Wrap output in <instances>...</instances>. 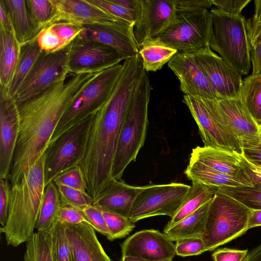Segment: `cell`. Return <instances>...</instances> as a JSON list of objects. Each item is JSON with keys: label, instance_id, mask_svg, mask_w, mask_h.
Returning a JSON list of instances; mask_svg holds the SVG:
<instances>
[{"label": "cell", "instance_id": "6125c7cd", "mask_svg": "<svg viewBox=\"0 0 261 261\" xmlns=\"http://www.w3.org/2000/svg\"><path fill=\"white\" fill-rule=\"evenodd\" d=\"M173 259H167L165 260H161V261H172ZM121 261H151V260H148L146 259H144L138 257H131V256H124L122 257Z\"/></svg>", "mask_w": 261, "mask_h": 261}, {"label": "cell", "instance_id": "f907efd6", "mask_svg": "<svg viewBox=\"0 0 261 261\" xmlns=\"http://www.w3.org/2000/svg\"><path fill=\"white\" fill-rule=\"evenodd\" d=\"M176 11H195L211 8L212 0H174Z\"/></svg>", "mask_w": 261, "mask_h": 261}, {"label": "cell", "instance_id": "836d02e7", "mask_svg": "<svg viewBox=\"0 0 261 261\" xmlns=\"http://www.w3.org/2000/svg\"><path fill=\"white\" fill-rule=\"evenodd\" d=\"M241 98L259 126H261V75H252L243 81Z\"/></svg>", "mask_w": 261, "mask_h": 261}, {"label": "cell", "instance_id": "91938a15", "mask_svg": "<svg viewBox=\"0 0 261 261\" xmlns=\"http://www.w3.org/2000/svg\"><path fill=\"white\" fill-rule=\"evenodd\" d=\"M243 261H261V244L248 251Z\"/></svg>", "mask_w": 261, "mask_h": 261}, {"label": "cell", "instance_id": "44dd1931", "mask_svg": "<svg viewBox=\"0 0 261 261\" xmlns=\"http://www.w3.org/2000/svg\"><path fill=\"white\" fill-rule=\"evenodd\" d=\"M51 2L55 7V14L48 25L58 22H69L82 27L121 21L89 0H51Z\"/></svg>", "mask_w": 261, "mask_h": 261}, {"label": "cell", "instance_id": "f5cc1de1", "mask_svg": "<svg viewBox=\"0 0 261 261\" xmlns=\"http://www.w3.org/2000/svg\"><path fill=\"white\" fill-rule=\"evenodd\" d=\"M252 75H261V42L250 47Z\"/></svg>", "mask_w": 261, "mask_h": 261}, {"label": "cell", "instance_id": "ee69618b", "mask_svg": "<svg viewBox=\"0 0 261 261\" xmlns=\"http://www.w3.org/2000/svg\"><path fill=\"white\" fill-rule=\"evenodd\" d=\"M82 211L95 230L108 238L110 233L101 210L92 204L85 207Z\"/></svg>", "mask_w": 261, "mask_h": 261}, {"label": "cell", "instance_id": "ffe728a7", "mask_svg": "<svg viewBox=\"0 0 261 261\" xmlns=\"http://www.w3.org/2000/svg\"><path fill=\"white\" fill-rule=\"evenodd\" d=\"M141 12L134 29L139 45L166 29L176 15L174 0H141Z\"/></svg>", "mask_w": 261, "mask_h": 261}, {"label": "cell", "instance_id": "816d5d0a", "mask_svg": "<svg viewBox=\"0 0 261 261\" xmlns=\"http://www.w3.org/2000/svg\"><path fill=\"white\" fill-rule=\"evenodd\" d=\"M246 27L250 47L261 42V21L254 22L250 18L246 19Z\"/></svg>", "mask_w": 261, "mask_h": 261}, {"label": "cell", "instance_id": "94428289", "mask_svg": "<svg viewBox=\"0 0 261 261\" xmlns=\"http://www.w3.org/2000/svg\"><path fill=\"white\" fill-rule=\"evenodd\" d=\"M255 9L254 14L250 19L254 22L261 21V0H255L254 1Z\"/></svg>", "mask_w": 261, "mask_h": 261}, {"label": "cell", "instance_id": "f546056e", "mask_svg": "<svg viewBox=\"0 0 261 261\" xmlns=\"http://www.w3.org/2000/svg\"><path fill=\"white\" fill-rule=\"evenodd\" d=\"M215 194V189L199 182H192V185L180 208L171 218L164 228H169L197 211L211 200Z\"/></svg>", "mask_w": 261, "mask_h": 261}, {"label": "cell", "instance_id": "be15d7a7", "mask_svg": "<svg viewBox=\"0 0 261 261\" xmlns=\"http://www.w3.org/2000/svg\"><path fill=\"white\" fill-rule=\"evenodd\" d=\"M259 129H260V131L261 132V126L259 127Z\"/></svg>", "mask_w": 261, "mask_h": 261}, {"label": "cell", "instance_id": "ba28073f", "mask_svg": "<svg viewBox=\"0 0 261 261\" xmlns=\"http://www.w3.org/2000/svg\"><path fill=\"white\" fill-rule=\"evenodd\" d=\"M212 30L208 9L176 11L174 21L154 38L178 53L194 54L210 47Z\"/></svg>", "mask_w": 261, "mask_h": 261}, {"label": "cell", "instance_id": "52a82bcc", "mask_svg": "<svg viewBox=\"0 0 261 261\" xmlns=\"http://www.w3.org/2000/svg\"><path fill=\"white\" fill-rule=\"evenodd\" d=\"M251 211L236 200L215 193L202 237L206 251L214 250L243 234L249 229Z\"/></svg>", "mask_w": 261, "mask_h": 261}, {"label": "cell", "instance_id": "4316f807", "mask_svg": "<svg viewBox=\"0 0 261 261\" xmlns=\"http://www.w3.org/2000/svg\"><path fill=\"white\" fill-rule=\"evenodd\" d=\"M212 199L174 225L169 228H164L163 232L173 242L185 239L202 238L204 233Z\"/></svg>", "mask_w": 261, "mask_h": 261}, {"label": "cell", "instance_id": "b9f144b4", "mask_svg": "<svg viewBox=\"0 0 261 261\" xmlns=\"http://www.w3.org/2000/svg\"><path fill=\"white\" fill-rule=\"evenodd\" d=\"M37 40L40 48L46 53L55 52L68 46L50 25L41 30L37 37Z\"/></svg>", "mask_w": 261, "mask_h": 261}, {"label": "cell", "instance_id": "5b68a950", "mask_svg": "<svg viewBox=\"0 0 261 261\" xmlns=\"http://www.w3.org/2000/svg\"><path fill=\"white\" fill-rule=\"evenodd\" d=\"M212 30L210 48L241 75L251 68L250 46L246 19L242 15H230L217 9L211 11Z\"/></svg>", "mask_w": 261, "mask_h": 261}, {"label": "cell", "instance_id": "ac0fdd59", "mask_svg": "<svg viewBox=\"0 0 261 261\" xmlns=\"http://www.w3.org/2000/svg\"><path fill=\"white\" fill-rule=\"evenodd\" d=\"M80 36L110 46L127 58L139 53V45L136 39L134 25L121 21L96 23L82 26Z\"/></svg>", "mask_w": 261, "mask_h": 261}, {"label": "cell", "instance_id": "f35d334b", "mask_svg": "<svg viewBox=\"0 0 261 261\" xmlns=\"http://www.w3.org/2000/svg\"><path fill=\"white\" fill-rule=\"evenodd\" d=\"M31 16L39 28L47 27L55 14L51 0H26Z\"/></svg>", "mask_w": 261, "mask_h": 261}, {"label": "cell", "instance_id": "9a60e30c", "mask_svg": "<svg viewBox=\"0 0 261 261\" xmlns=\"http://www.w3.org/2000/svg\"><path fill=\"white\" fill-rule=\"evenodd\" d=\"M193 55L219 99L241 97L243 84L241 75L214 53L210 47Z\"/></svg>", "mask_w": 261, "mask_h": 261}, {"label": "cell", "instance_id": "d4e9b609", "mask_svg": "<svg viewBox=\"0 0 261 261\" xmlns=\"http://www.w3.org/2000/svg\"><path fill=\"white\" fill-rule=\"evenodd\" d=\"M19 45L36 37L41 30L33 19L25 1L3 0Z\"/></svg>", "mask_w": 261, "mask_h": 261}, {"label": "cell", "instance_id": "7c38bea8", "mask_svg": "<svg viewBox=\"0 0 261 261\" xmlns=\"http://www.w3.org/2000/svg\"><path fill=\"white\" fill-rule=\"evenodd\" d=\"M126 59L125 55L110 46L80 36L68 45L70 73L99 72Z\"/></svg>", "mask_w": 261, "mask_h": 261}, {"label": "cell", "instance_id": "2e32d148", "mask_svg": "<svg viewBox=\"0 0 261 261\" xmlns=\"http://www.w3.org/2000/svg\"><path fill=\"white\" fill-rule=\"evenodd\" d=\"M17 105L8 92L0 86V179L9 178L19 130Z\"/></svg>", "mask_w": 261, "mask_h": 261}, {"label": "cell", "instance_id": "c3c4849f", "mask_svg": "<svg viewBox=\"0 0 261 261\" xmlns=\"http://www.w3.org/2000/svg\"><path fill=\"white\" fill-rule=\"evenodd\" d=\"M8 178L0 180V223L4 226L7 221L9 212V197L11 184Z\"/></svg>", "mask_w": 261, "mask_h": 261}, {"label": "cell", "instance_id": "4dcf8cb0", "mask_svg": "<svg viewBox=\"0 0 261 261\" xmlns=\"http://www.w3.org/2000/svg\"><path fill=\"white\" fill-rule=\"evenodd\" d=\"M139 54L145 71H156L169 62L177 53L154 38L148 39L139 45Z\"/></svg>", "mask_w": 261, "mask_h": 261}, {"label": "cell", "instance_id": "1f68e13d", "mask_svg": "<svg viewBox=\"0 0 261 261\" xmlns=\"http://www.w3.org/2000/svg\"><path fill=\"white\" fill-rule=\"evenodd\" d=\"M60 197L55 184L50 182L46 186L44 199L35 229L37 231L49 230L57 219L61 206Z\"/></svg>", "mask_w": 261, "mask_h": 261}, {"label": "cell", "instance_id": "8992f818", "mask_svg": "<svg viewBox=\"0 0 261 261\" xmlns=\"http://www.w3.org/2000/svg\"><path fill=\"white\" fill-rule=\"evenodd\" d=\"M123 68V65L118 64L99 71L93 77L63 115L49 145L67 130L96 114L103 107L110 98Z\"/></svg>", "mask_w": 261, "mask_h": 261}, {"label": "cell", "instance_id": "7a4b0ae2", "mask_svg": "<svg viewBox=\"0 0 261 261\" xmlns=\"http://www.w3.org/2000/svg\"><path fill=\"white\" fill-rule=\"evenodd\" d=\"M107 102L95 115L84 158L80 166L93 202L112 179L113 161L124 119L144 69L138 57L126 59Z\"/></svg>", "mask_w": 261, "mask_h": 261}, {"label": "cell", "instance_id": "7dc6e473", "mask_svg": "<svg viewBox=\"0 0 261 261\" xmlns=\"http://www.w3.org/2000/svg\"><path fill=\"white\" fill-rule=\"evenodd\" d=\"M251 0H212L213 5L220 11L230 15H241L242 10Z\"/></svg>", "mask_w": 261, "mask_h": 261}, {"label": "cell", "instance_id": "d6a6232c", "mask_svg": "<svg viewBox=\"0 0 261 261\" xmlns=\"http://www.w3.org/2000/svg\"><path fill=\"white\" fill-rule=\"evenodd\" d=\"M24 261H57L50 230L37 231L26 242Z\"/></svg>", "mask_w": 261, "mask_h": 261}, {"label": "cell", "instance_id": "603a6c76", "mask_svg": "<svg viewBox=\"0 0 261 261\" xmlns=\"http://www.w3.org/2000/svg\"><path fill=\"white\" fill-rule=\"evenodd\" d=\"M65 224V231L75 261H112L89 224Z\"/></svg>", "mask_w": 261, "mask_h": 261}, {"label": "cell", "instance_id": "7bdbcfd3", "mask_svg": "<svg viewBox=\"0 0 261 261\" xmlns=\"http://www.w3.org/2000/svg\"><path fill=\"white\" fill-rule=\"evenodd\" d=\"M176 255L182 257L199 255L206 251L202 238L178 240L175 244Z\"/></svg>", "mask_w": 261, "mask_h": 261}, {"label": "cell", "instance_id": "cb8c5ba5", "mask_svg": "<svg viewBox=\"0 0 261 261\" xmlns=\"http://www.w3.org/2000/svg\"><path fill=\"white\" fill-rule=\"evenodd\" d=\"M149 185L134 186L112 179L93 204L101 210L128 217L138 196Z\"/></svg>", "mask_w": 261, "mask_h": 261}, {"label": "cell", "instance_id": "484cf974", "mask_svg": "<svg viewBox=\"0 0 261 261\" xmlns=\"http://www.w3.org/2000/svg\"><path fill=\"white\" fill-rule=\"evenodd\" d=\"M184 173L192 182H199L212 188L252 186V182L246 179L221 173L192 160L189 161Z\"/></svg>", "mask_w": 261, "mask_h": 261}, {"label": "cell", "instance_id": "277c9868", "mask_svg": "<svg viewBox=\"0 0 261 261\" xmlns=\"http://www.w3.org/2000/svg\"><path fill=\"white\" fill-rule=\"evenodd\" d=\"M150 90L149 77L144 70L121 128L112 166V179H121L124 170L131 162L136 161L144 144Z\"/></svg>", "mask_w": 261, "mask_h": 261}, {"label": "cell", "instance_id": "60d3db41", "mask_svg": "<svg viewBox=\"0 0 261 261\" xmlns=\"http://www.w3.org/2000/svg\"><path fill=\"white\" fill-rule=\"evenodd\" d=\"M55 184L87 192L85 177L80 165L69 169L57 176L53 180Z\"/></svg>", "mask_w": 261, "mask_h": 261}, {"label": "cell", "instance_id": "680465c9", "mask_svg": "<svg viewBox=\"0 0 261 261\" xmlns=\"http://www.w3.org/2000/svg\"><path fill=\"white\" fill-rule=\"evenodd\" d=\"M248 228L261 226V210H251L248 222Z\"/></svg>", "mask_w": 261, "mask_h": 261}, {"label": "cell", "instance_id": "74e56055", "mask_svg": "<svg viewBox=\"0 0 261 261\" xmlns=\"http://www.w3.org/2000/svg\"><path fill=\"white\" fill-rule=\"evenodd\" d=\"M59 192L61 205L71 206L82 211L93 204V200L87 192L55 184Z\"/></svg>", "mask_w": 261, "mask_h": 261}, {"label": "cell", "instance_id": "6f0895ef", "mask_svg": "<svg viewBox=\"0 0 261 261\" xmlns=\"http://www.w3.org/2000/svg\"><path fill=\"white\" fill-rule=\"evenodd\" d=\"M127 9L140 15L142 9L141 0H112Z\"/></svg>", "mask_w": 261, "mask_h": 261}, {"label": "cell", "instance_id": "d6986e66", "mask_svg": "<svg viewBox=\"0 0 261 261\" xmlns=\"http://www.w3.org/2000/svg\"><path fill=\"white\" fill-rule=\"evenodd\" d=\"M185 95L217 100L218 96L193 54L177 53L168 62Z\"/></svg>", "mask_w": 261, "mask_h": 261}, {"label": "cell", "instance_id": "9f6ffc18", "mask_svg": "<svg viewBox=\"0 0 261 261\" xmlns=\"http://www.w3.org/2000/svg\"><path fill=\"white\" fill-rule=\"evenodd\" d=\"M246 169L253 183L261 184V167L256 166L248 161L243 156Z\"/></svg>", "mask_w": 261, "mask_h": 261}, {"label": "cell", "instance_id": "db71d44e", "mask_svg": "<svg viewBox=\"0 0 261 261\" xmlns=\"http://www.w3.org/2000/svg\"><path fill=\"white\" fill-rule=\"evenodd\" d=\"M0 29L14 33L13 27L3 0H0Z\"/></svg>", "mask_w": 261, "mask_h": 261}, {"label": "cell", "instance_id": "30bf717a", "mask_svg": "<svg viewBox=\"0 0 261 261\" xmlns=\"http://www.w3.org/2000/svg\"><path fill=\"white\" fill-rule=\"evenodd\" d=\"M190 187L177 182L149 185L136 199L128 218L134 223L156 216L172 218L180 208Z\"/></svg>", "mask_w": 261, "mask_h": 261}, {"label": "cell", "instance_id": "8fae6325", "mask_svg": "<svg viewBox=\"0 0 261 261\" xmlns=\"http://www.w3.org/2000/svg\"><path fill=\"white\" fill-rule=\"evenodd\" d=\"M68 46L60 50L42 51L13 98L17 104L32 97L70 74Z\"/></svg>", "mask_w": 261, "mask_h": 261}, {"label": "cell", "instance_id": "d590c367", "mask_svg": "<svg viewBox=\"0 0 261 261\" xmlns=\"http://www.w3.org/2000/svg\"><path fill=\"white\" fill-rule=\"evenodd\" d=\"M49 230L57 261H75L73 251L66 233L65 223L57 218Z\"/></svg>", "mask_w": 261, "mask_h": 261}, {"label": "cell", "instance_id": "e575fe53", "mask_svg": "<svg viewBox=\"0 0 261 261\" xmlns=\"http://www.w3.org/2000/svg\"><path fill=\"white\" fill-rule=\"evenodd\" d=\"M215 193L229 196L251 210H261V184L252 186L218 187Z\"/></svg>", "mask_w": 261, "mask_h": 261}, {"label": "cell", "instance_id": "6da1fadb", "mask_svg": "<svg viewBox=\"0 0 261 261\" xmlns=\"http://www.w3.org/2000/svg\"><path fill=\"white\" fill-rule=\"evenodd\" d=\"M97 73H70L29 99L16 103L20 124L9 176L11 184L25 175L45 153L63 115Z\"/></svg>", "mask_w": 261, "mask_h": 261}, {"label": "cell", "instance_id": "681fc988", "mask_svg": "<svg viewBox=\"0 0 261 261\" xmlns=\"http://www.w3.org/2000/svg\"><path fill=\"white\" fill-rule=\"evenodd\" d=\"M248 250H240L224 248L218 249L212 254L213 261H243Z\"/></svg>", "mask_w": 261, "mask_h": 261}, {"label": "cell", "instance_id": "4fadbf2b", "mask_svg": "<svg viewBox=\"0 0 261 261\" xmlns=\"http://www.w3.org/2000/svg\"><path fill=\"white\" fill-rule=\"evenodd\" d=\"M220 121L238 140L242 149L261 146V132L241 97L209 99Z\"/></svg>", "mask_w": 261, "mask_h": 261}, {"label": "cell", "instance_id": "5bb4252c", "mask_svg": "<svg viewBox=\"0 0 261 261\" xmlns=\"http://www.w3.org/2000/svg\"><path fill=\"white\" fill-rule=\"evenodd\" d=\"M182 101L188 107L198 126L204 146L242 153L238 140L222 123L215 112L200 97L184 95Z\"/></svg>", "mask_w": 261, "mask_h": 261}, {"label": "cell", "instance_id": "11a10c76", "mask_svg": "<svg viewBox=\"0 0 261 261\" xmlns=\"http://www.w3.org/2000/svg\"><path fill=\"white\" fill-rule=\"evenodd\" d=\"M243 156L251 163L261 167V146L242 149Z\"/></svg>", "mask_w": 261, "mask_h": 261}, {"label": "cell", "instance_id": "f1b7e54d", "mask_svg": "<svg viewBox=\"0 0 261 261\" xmlns=\"http://www.w3.org/2000/svg\"><path fill=\"white\" fill-rule=\"evenodd\" d=\"M20 45L13 33L0 29V84L8 87L19 54Z\"/></svg>", "mask_w": 261, "mask_h": 261}, {"label": "cell", "instance_id": "9c48e42d", "mask_svg": "<svg viewBox=\"0 0 261 261\" xmlns=\"http://www.w3.org/2000/svg\"><path fill=\"white\" fill-rule=\"evenodd\" d=\"M95 114L67 130L47 148L44 164L45 187L62 172L80 165L85 154Z\"/></svg>", "mask_w": 261, "mask_h": 261}, {"label": "cell", "instance_id": "bcb514c9", "mask_svg": "<svg viewBox=\"0 0 261 261\" xmlns=\"http://www.w3.org/2000/svg\"><path fill=\"white\" fill-rule=\"evenodd\" d=\"M57 218L65 224L77 225L86 223L90 225L81 210L71 206L61 205Z\"/></svg>", "mask_w": 261, "mask_h": 261}, {"label": "cell", "instance_id": "7402d4cb", "mask_svg": "<svg viewBox=\"0 0 261 261\" xmlns=\"http://www.w3.org/2000/svg\"><path fill=\"white\" fill-rule=\"evenodd\" d=\"M190 160L201 163L221 173L252 182L242 153L235 151L219 147L197 146L192 149Z\"/></svg>", "mask_w": 261, "mask_h": 261}, {"label": "cell", "instance_id": "8d00e7d4", "mask_svg": "<svg viewBox=\"0 0 261 261\" xmlns=\"http://www.w3.org/2000/svg\"><path fill=\"white\" fill-rule=\"evenodd\" d=\"M101 211L110 233L107 238L109 241L125 237L135 227V223L131 221L128 217L110 211Z\"/></svg>", "mask_w": 261, "mask_h": 261}, {"label": "cell", "instance_id": "3957f363", "mask_svg": "<svg viewBox=\"0 0 261 261\" xmlns=\"http://www.w3.org/2000/svg\"><path fill=\"white\" fill-rule=\"evenodd\" d=\"M45 153L19 181L11 184L7 221L1 227L7 244L14 247L35 233L45 188Z\"/></svg>", "mask_w": 261, "mask_h": 261}, {"label": "cell", "instance_id": "e0dca14e", "mask_svg": "<svg viewBox=\"0 0 261 261\" xmlns=\"http://www.w3.org/2000/svg\"><path fill=\"white\" fill-rule=\"evenodd\" d=\"M122 257L131 256L151 261L173 259L175 244L164 232L145 229L137 231L121 244Z\"/></svg>", "mask_w": 261, "mask_h": 261}, {"label": "cell", "instance_id": "83f0119b", "mask_svg": "<svg viewBox=\"0 0 261 261\" xmlns=\"http://www.w3.org/2000/svg\"><path fill=\"white\" fill-rule=\"evenodd\" d=\"M37 37L20 45L18 60L8 87L9 94L12 97H14L43 51L38 44Z\"/></svg>", "mask_w": 261, "mask_h": 261}, {"label": "cell", "instance_id": "f6af8a7d", "mask_svg": "<svg viewBox=\"0 0 261 261\" xmlns=\"http://www.w3.org/2000/svg\"><path fill=\"white\" fill-rule=\"evenodd\" d=\"M50 25L67 45L79 36L83 30L82 27L66 22H58Z\"/></svg>", "mask_w": 261, "mask_h": 261}, {"label": "cell", "instance_id": "ab89813d", "mask_svg": "<svg viewBox=\"0 0 261 261\" xmlns=\"http://www.w3.org/2000/svg\"><path fill=\"white\" fill-rule=\"evenodd\" d=\"M90 2L111 14L119 20L133 25L139 18V15L112 0H89Z\"/></svg>", "mask_w": 261, "mask_h": 261}]
</instances>
